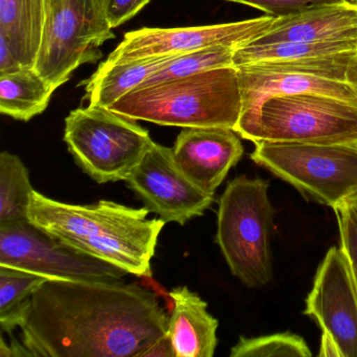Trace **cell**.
Returning a JSON list of instances; mask_svg holds the SVG:
<instances>
[{"label": "cell", "instance_id": "cell-1", "mask_svg": "<svg viewBox=\"0 0 357 357\" xmlns=\"http://www.w3.org/2000/svg\"><path fill=\"white\" fill-rule=\"evenodd\" d=\"M169 317L156 294L135 284L47 280L18 328L32 357H141Z\"/></svg>", "mask_w": 357, "mask_h": 357}, {"label": "cell", "instance_id": "cell-2", "mask_svg": "<svg viewBox=\"0 0 357 357\" xmlns=\"http://www.w3.org/2000/svg\"><path fill=\"white\" fill-rule=\"evenodd\" d=\"M147 208L110 200L89 206L64 204L33 192L29 221L60 241L137 277H152V258L164 229Z\"/></svg>", "mask_w": 357, "mask_h": 357}, {"label": "cell", "instance_id": "cell-3", "mask_svg": "<svg viewBox=\"0 0 357 357\" xmlns=\"http://www.w3.org/2000/svg\"><path fill=\"white\" fill-rule=\"evenodd\" d=\"M107 109L162 126L234 130L242 112L237 68H216L137 87Z\"/></svg>", "mask_w": 357, "mask_h": 357}, {"label": "cell", "instance_id": "cell-4", "mask_svg": "<svg viewBox=\"0 0 357 357\" xmlns=\"http://www.w3.org/2000/svg\"><path fill=\"white\" fill-rule=\"evenodd\" d=\"M268 181L241 175L227 183L219 200L216 242L231 275L248 287L273 277L271 238L275 211Z\"/></svg>", "mask_w": 357, "mask_h": 357}, {"label": "cell", "instance_id": "cell-5", "mask_svg": "<svg viewBox=\"0 0 357 357\" xmlns=\"http://www.w3.org/2000/svg\"><path fill=\"white\" fill-rule=\"evenodd\" d=\"M234 130L252 143H357V105L319 93L273 96L243 112Z\"/></svg>", "mask_w": 357, "mask_h": 357}, {"label": "cell", "instance_id": "cell-6", "mask_svg": "<svg viewBox=\"0 0 357 357\" xmlns=\"http://www.w3.org/2000/svg\"><path fill=\"white\" fill-rule=\"evenodd\" d=\"M250 158L333 210L357 194V143H256Z\"/></svg>", "mask_w": 357, "mask_h": 357}, {"label": "cell", "instance_id": "cell-7", "mask_svg": "<svg viewBox=\"0 0 357 357\" xmlns=\"http://www.w3.org/2000/svg\"><path fill=\"white\" fill-rule=\"evenodd\" d=\"M63 139L77 165L98 183L126 181L154 144L137 121L89 105L66 116Z\"/></svg>", "mask_w": 357, "mask_h": 357}, {"label": "cell", "instance_id": "cell-8", "mask_svg": "<svg viewBox=\"0 0 357 357\" xmlns=\"http://www.w3.org/2000/svg\"><path fill=\"white\" fill-rule=\"evenodd\" d=\"M242 112L273 96L319 93L357 105V52L237 66Z\"/></svg>", "mask_w": 357, "mask_h": 357}, {"label": "cell", "instance_id": "cell-9", "mask_svg": "<svg viewBox=\"0 0 357 357\" xmlns=\"http://www.w3.org/2000/svg\"><path fill=\"white\" fill-rule=\"evenodd\" d=\"M114 38L101 0H62L47 17L33 68L56 91L77 68L102 59L100 47Z\"/></svg>", "mask_w": 357, "mask_h": 357}, {"label": "cell", "instance_id": "cell-10", "mask_svg": "<svg viewBox=\"0 0 357 357\" xmlns=\"http://www.w3.org/2000/svg\"><path fill=\"white\" fill-rule=\"evenodd\" d=\"M0 266L49 280L124 282L128 275L60 241L29 220L0 225Z\"/></svg>", "mask_w": 357, "mask_h": 357}, {"label": "cell", "instance_id": "cell-11", "mask_svg": "<svg viewBox=\"0 0 357 357\" xmlns=\"http://www.w3.org/2000/svg\"><path fill=\"white\" fill-rule=\"evenodd\" d=\"M150 212L165 222L185 225L202 216L214 195L202 191L173 160L172 148L154 143L126 181Z\"/></svg>", "mask_w": 357, "mask_h": 357}, {"label": "cell", "instance_id": "cell-12", "mask_svg": "<svg viewBox=\"0 0 357 357\" xmlns=\"http://www.w3.org/2000/svg\"><path fill=\"white\" fill-rule=\"evenodd\" d=\"M275 18L262 16L243 22L185 28H144L126 33L109 61L179 55L215 45L239 47L271 28Z\"/></svg>", "mask_w": 357, "mask_h": 357}, {"label": "cell", "instance_id": "cell-13", "mask_svg": "<svg viewBox=\"0 0 357 357\" xmlns=\"http://www.w3.org/2000/svg\"><path fill=\"white\" fill-rule=\"evenodd\" d=\"M304 314L334 338L342 357H357V294L342 248H330L319 264Z\"/></svg>", "mask_w": 357, "mask_h": 357}, {"label": "cell", "instance_id": "cell-14", "mask_svg": "<svg viewBox=\"0 0 357 357\" xmlns=\"http://www.w3.org/2000/svg\"><path fill=\"white\" fill-rule=\"evenodd\" d=\"M239 137L233 129L220 127L183 128L172 148L173 160L202 191L215 195L243 155Z\"/></svg>", "mask_w": 357, "mask_h": 357}, {"label": "cell", "instance_id": "cell-15", "mask_svg": "<svg viewBox=\"0 0 357 357\" xmlns=\"http://www.w3.org/2000/svg\"><path fill=\"white\" fill-rule=\"evenodd\" d=\"M357 41V3L325 6L275 18L268 30L248 45Z\"/></svg>", "mask_w": 357, "mask_h": 357}, {"label": "cell", "instance_id": "cell-16", "mask_svg": "<svg viewBox=\"0 0 357 357\" xmlns=\"http://www.w3.org/2000/svg\"><path fill=\"white\" fill-rule=\"evenodd\" d=\"M172 313L168 333L175 357H213L218 344L219 323L208 304L187 286L171 290Z\"/></svg>", "mask_w": 357, "mask_h": 357}, {"label": "cell", "instance_id": "cell-17", "mask_svg": "<svg viewBox=\"0 0 357 357\" xmlns=\"http://www.w3.org/2000/svg\"><path fill=\"white\" fill-rule=\"evenodd\" d=\"M45 24V0H0V35L24 68H34Z\"/></svg>", "mask_w": 357, "mask_h": 357}, {"label": "cell", "instance_id": "cell-18", "mask_svg": "<svg viewBox=\"0 0 357 357\" xmlns=\"http://www.w3.org/2000/svg\"><path fill=\"white\" fill-rule=\"evenodd\" d=\"M174 56L126 61L106 60L100 64L89 80L80 83L85 85L84 99L89 106L108 108L129 91L143 84Z\"/></svg>", "mask_w": 357, "mask_h": 357}, {"label": "cell", "instance_id": "cell-19", "mask_svg": "<svg viewBox=\"0 0 357 357\" xmlns=\"http://www.w3.org/2000/svg\"><path fill=\"white\" fill-rule=\"evenodd\" d=\"M54 91L32 68L0 75V112L14 120L29 122L45 112Z\"/></svg>", "mask_w": 357, "mask_h": 357}, {"label": "cell", "instance_id": "cell-20", "mask_svg": "<svg viewBox=\"0 0 357 357\" xmlns=\"http://www.w3.org/2000/svg\"><path fill=\"white\" fill-rule=\"evenodd\" d=\"M357 52V41L336 40L319 43H289L275 45H245L234 52V66L275 60L304 59Z\"/></svg>", "mask_w": 357, "mask_h": 357}, {"label": "cell", "instance_id": "cell-21", "mask_svg": "<svg viewBox=\"0 0 357 357\" xmlns=\"http://www.w3.org/2000/svg\"><path fill=\"white\" fill-rule=\"evenodd\" d=\"M31 185L28 168L15 154H0V225L29 220Z\"/></svg>", "mask_w": 357, "mask_h": 357}, {"label": "cell", "instance_id": "cell-22", "mask_svg": "<svg viewBox=\"0 0 357 357\" xmlns=\"http://www.w3.org/2000/svg\"><path fill=\"white\" fill-rule=\"evenodd\" d=\"M47 278L20 269L0 266V330L13 333L20 327L31 296Z\"/></svg>", "mask_w": 357, "mask_h": 357}, {"label": "cell", "instance_id": "cell-23", "mask_svg": "<svg viewBox=\"0 0 357 357\" xmlns=\"http://www.w3.org/2000/svg\"><path fill=\"white\" fill-rule=\"evenodd\" d=\"M236 49L237 47L229 45H215L175 55L139 86H147L172 79L185 78L206 70L234 66L233 57Z\"/></svg>", "mask_w": 357, "mask_h": 357}, {"label": "cell", "instance_id": "cell-24", "mask_svg": "<svg viewBox=\"0 0 357 357\" xmlns=\"http://www.w3.org/2000/svg\"><path fill=\"white\" fill-rule=\"evenodd\" d=\"M231 357L312 356L302 336L284 332L258 337L241 336L231 349Z\"/></svg>", "mask_w": 357, "mask_h": 357}, {"label": "cell", "instance_id": "cell-25", "mask_svg": "<svg viewBox=\"0 0 357 357\" xmlns=\"http://www.w3.org/2000/svg\"><path fill=\"white\" fill-rule=\"evenodd\" d=\"M227 3H239L264 12L275 18L286 17L301 12L325 6L340 5L348 0H223Z\"/></svg>", "mask_w": 357, "mask_h": 357}, {"label": "cell", "instance_id": "cell-26", "mask_svg": "<svg viewBox=\"0 0 357 357\" xmlns=\"http://www.w3.org/2000/svg\"><path fill=\"white\" fill-rule=\"evenodd\" d=\"M340 231V248L350 264L353 281L357 294V225L354 221L340 210H334Z\"/></svg>", "mask_w": 357, "mask_h": 357}, {"label": "cell", "instance_id": "cell-27", "mask_svg": "<svg viewBox=\"0 0 357 357\" xmlns=\"http://www.w3.org/2000/svg\"><path fill=\"white\" fill-rule=\"evenodd\" d=\"M104 13L112 29L119 28L132 20L150 0H101Z\"/></svg>", "mask_w": 357, "mask_h": 357}, {"label": "cell", "instance_id": "cell-28", "mask_svg": "<svg viewBox=\"0 0 357 357\" xmlns=\"http://www.w3.org/2000/svg\"><path fill=\"white\" fill-rule=\"evenodd\" d=\"M24 68L18 61L7 39L0 35V75L9 74Z\"/></svg>", "mask_w": 357, "mask_h": 357}, {"label": "cell", "instance_id": "cell-29", "mask_svg": "<svg viewBox=\"0 0 357 357\" xmlns=\"http://www.w3.org/2000/svg\"><path fill=\"white\" fill-rule=\"evenodd\" d=\"M141 357H175L174 350L168 333L154 342Z\"/></svg>", "mask_w": 357, "mask_h": 357}, {"label": "cell", "instance_id": "cell-30", "mask_svg": "<svg viewBox=\"0 0 357 357\" xmlns=\"http://www.w3.org/2000/svg\"><path fill=\"white\" fill-rule=\"evenodd\" d=\"M0 342H1V344H0V357L32 356L30 351L24 347V344L14 340L13 337H12L10 344H8L5 338L1 336Z\"/></svg>", "mask_w": 357, "mask_h": 357}, {"label": "cell", "instance_id": "cell-31", "mask_svg": "<svg viewBox=\"0 0 357 357\" xmlns=\"http://www.w3.org/2000/svg\"><path fill=\"white\" fill-rule=\"evenodd\" d=\"M319 356L321 357H342L340 348L334 338L327 332H323L321 337Z\"/></svg>", "mask_w": 357, "mask_h": 357}, {"label": "cell", "instance_id": "cell-32", "mask_svg": "<svg viewBox=\"0 0 357 357\" xmlns=\"http://www.w3.org/2000/svg\"><path fill=\"white\" fill-rule=\"evenodd\" d=\"M334 210L342 211L344 214L348 215V216L354 221L355 225H357V194L344 200L342 204H340V206L334 208Z\"/></svg>", "mask_w": 357, "mask_h": 357}, {"label": "cell", "instance_id": "cell-33", "mask_svg": "<svg viewBox=\"0 0 357 357\" xmlns=\"http://www.w3.org/2000/svg\"><path fill=\"white\" fill-rule=\"evenodd\" d=\"M62 3V0H45V5H47V20L49 16L52 15L56 8Z\"/></svg>", "mask_w": 357, "mask_h": 357}, {"label": "cell", "instance_id": "cell-34", "mask_svg": "<svg viewBox=\"0 0 357 357\" xmlns=\"http://www.w3.org/2000/svg\"><path fill=\"white\" fill-rule=\"evenodd\" d=\"M349 3H357V0H348Z\"/></svg>", "mask_w": 357, "mask_h": 357}]
</instances>
